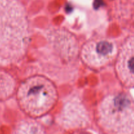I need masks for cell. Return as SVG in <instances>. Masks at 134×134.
I'll list each match as a JSON object with an SVG mask.
<instances>
[{"mask_svg": "<svg viewBox=\"0 0 134 134\" xmlns=\"http://www.w3.org/2000/svg\"><path fill=\"white\" fill-rule=\"evenodd\" d=\"M116 54V47L112 40L105 38L92 39L82 47L81 57L87 66L99 69L111 62Z\"/></svg>", "mask_w": 134, "mask_h": 134, "instance_id": "5", "label": "cell"}, {"mask_svg": "<svg viewBox=\"0 0 134 134\" xmlns=\"http://www.w3.org/2000/svg\"><path fill=\"white\" fill-rule=\"evenodd\" d=\"M97 120L105 133H134V100L125 93L107 96L98 105Z\"/></svg>", "mask_w": 134, "mask_h": 134, "instance_id": "3", "label": "cell"}, {"mask_svg": "<svg viewBox=\"0 0 134 134\" xmlns=\"http://www.w3.org/2000/svg\"><path fill=\"white\" fill-rule=\"evenodd\" d=\"M56 120L65 130H81L90 124V117L82 99L77 96H71L65 99Z\"/></svg>", "mask_w": 134, "mask_h": 134, "instance_id": "4", "label": "cell"}, {"mask_svg": "<svg viewBox=\"0 0 134 134\" xmlns=\"http://www.w3.org/2000/svg\"><path fill=\"white\" fill-rule=\"evenodd\" d=\"M115 69L119 79L124 85L134 87V37L128 38L122 46Z\"/></svg>", "mask_w": 134, "mask_h": 134, "instance_id": "7", "label": "cell"}, {"mask_svg": "<svg viewBox=\"0 0 134 134\" xmlns=\"http://www.w3.org/2000/svg\"><path fill=\"white\" fill-rule=\"evenodd\" d=\"M30 41L26 8L20 0H0V66L19 63Z\"/></svg>", "mask_w": 134, "mask_h": 134, "instance_id": "1", "label": "cell"}, {"mask_svg": "<svg viewBox=\"0 0 134 134\" xmlns=\"http://www.w3.org/2000/svg\"><path fill=\"white\" fill-rule=\"evenodd\" d=\"M48 45L65 62H71L78 54L77 39L73 34L64 29H54L47 34Z\"/></svg>", "mask_w": 134, "mask_h": 134, "instance_id": "6", "label": "cell"}, {"mask_svg": "<svg viewBox=\"0 0 134 134\" xmlns=\"http://www.w3.org/2000/svg\"><path fill=\"white\" fill-rule=\"evenodd\" d=\"M16 99L25 113L31 118H38L52 109L58 99V93L49 79L42 75H34L20 84Z\"/></svg>", "mask_w": 134, "mask_h": 134, "instance_id": "2", "label": "cell"}, {"mask_svg": "<svg viewBox=\"0 0 134 134\" xmlns=\"http://www.w3.org/2000/svg\"><path fill=\"white\" fill-rule=\"evenodd\" d=\"M16 82L14 77L5 71L0 69V99H7L14 94Z\"/></svg>", "mask_w": 134, "mask_h": 134, "instance_id": "8", "label": "cell"}, {"mask_svg": "<svg viewBox=\"0 0 134 134\" xmlns=\"http://www.w3.org/2000/svg\"><path fill=\"white\" fill-rule=\"evenodd\" d=\"M14 133L19 134H42L45 133L44 127L34 119H25L16 126Z\"/></svg>", "mask_w": 134, "mask_h": 134, "instance_id": "9", "label": "cell"}]
</instances>
